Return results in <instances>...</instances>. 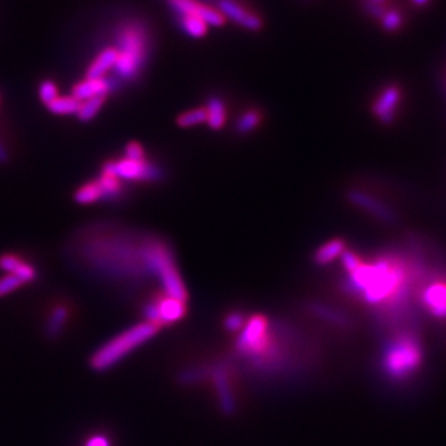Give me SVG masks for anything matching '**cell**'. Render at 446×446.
Segmentation results:
<instances>
[{
	"label": "cell",
	"mask_w": 446,
	"mask_h": 446,
	"mask_svg": "<svg viewBox=\"0 0 446 446\" xmlns=\"http://www.w3.org/2000/svg\"><path fill=\"white\" fill-rule=\"evenodd\" d=\"M347 272L344 288L367 306L379 310L382 321L401 323L407 317L409 295L414 284L413 268L401 255L386 252L364 260L351 249L342 253Z\"/></svg>",
	"instance_id": "cell-1"
},
{
	"label": "cell",
	"mask_w": 446,
	"mask_h": 446,
	"mask_svg": "<svg viewBox=\"0 0 446 446\" xmlns=\"http://www.w3.org/2000/svg\"><path fill=\"white\" fill-rule=\"evenodd\" d=\"M423 345L417 329L400 326L393 329L381 352V372L393 384H405L419 374L423 364Z\"/></svg>",
	"instance_id": "cell-2"
},
{
	"label": "cell",
	"mask_w": 446,
	"mask_h": 446,
	"mask_svg": "<svg viewBox=\"0 0 446 446\" xmlns=\"http://www.w3.org/2000/svg\"><path fill=\"white\" fill-rule=\"evenodd\" d=\"M118 58L115 64L116 77L120 80H135L146 61L150 50V38L146 29L138 22H127L118 31Z\"/></svg>",
	"instance_id": "cell-3"
},
{
	"label": "cell",
	"mask_w": 446,
	"mask_h": 446,
	"mask_svg": "<svg viewBox=\"0 0 446 446\" xmlns=\"http://www.w3.org/2000/svg\"><path fill=\"white\" fill-rule=\"evenodd\" d=\"M158 329L160 328L151 323L142 322L123 330L93 354L90 359L92 368L96 371H106L115 367L126 355L150 341Z\"/></svg>",
	"instance_id": "cell-4"
},
{
	"label": "cell",
	"mask_w": 446,
	"mask_h": 446,
	"mask_svg": "<svg viewBox=\"0 0 446 446\" xmlns=\"http://www.w3.org/2000/svg\"><path fill=\"white\" fill-rule=\"evenodd\" d=\"M145 264L148 265L161 281V286L165 291V295L173 297V299L186 302L187 290L183 284L181 275L174 264L173 252L169 251L164 244L155 241L151 242L144 251Z\"/></svg>",
	"instance_id": "cell-5"
},
{
	"label": "cell",
	"mask_w": 446,
	"mask_h": 446,
	"mask_svg": "<svg viewBox=\"0 0 446 446\" xmlns=\"http://www.w3.org/2000/svg\"><path fill=\"white\" fill-rule=\"evenodd\" d=\"M403 99H405V90H403L401 84L396 81L386 83L375 92L371 100L370 111L372 118L381 126L387 127L394 125L401 111Z\"/></svg>",
	"instance_id": "cell-6"
},
{
	"label": "cell",
	"mask_w": 446,
	"mask_h": 446,
	"mask_svg": "<svg viewBox=\"0 0 446 446\" xmlns=\"http://www.w3.org/2000/svg\"><path fill=\"white\" fill-rule=\"evenodd\" d=\"M102 173H108L115 176L119 180L130 181H158L162 179L164 173L155 164L145 161H132L127 158H122L118 161H108Z\"/></svg>",
	"instance_id": "cell-7"
},
{
	"label": "cell",
	"mask_w": 446,
	"mask_h": 446,
	"mask_svg": "<svg viewBox=\"0 0 446 446\" xmlns=\"http://www.w3.org/2000/svg\"><path fill=\"white\" fill-rule=\"evenodd\" d=\"M268 319L263 314H255L246 321L237 342V349L241 354L258 355L263 354L268 344Z\"/></svg>",
	"instance_id": "cell-8"
},
{
	"label": "cell",
	"mask_w": 446,
	"mask_h": 446,
	"mask_svg": "<svg viewBox=\"0 0 446 446\" xmlns=\"http://www.w3.org/2000/svg\"><path fill=\"white\" fill-rule=\"evenodd\" d=\"M419 305L436 321H446V275L432 277L428 283H421L417 291Z\"/></svg>",
	"instance_id": "cell-9"
},
{
	"label": "cell",
	"mask_w": 446,
	"mask_h": 446,
	"mask_svg": "<svg viewBox=\"0 0 446 446\" xmlns=\"http://www.w3.org/2000/svg\"><path fill=\"white\" fill-rule=\"evenodd\" d=\"M348 200L351 204L359 210L367 211L370 216L381 223L393 225L397 222V214L389 204L382 203L379 199L365 193L363 190H351L348 193Z\"/></svg>",
	"instance_id": "cell-10"
},
{
	"label": "cell",
	"mask_w": 446,
	"mask_h": 446,
	"mask_svg": "<svg viewBox=\"0 0 446 446\" xmlns=\"http://www.w3.org/2000/svg\"><path fill=\"white\" fill-rule=\"evenodd\" d=\"M168 4L179 16L199 18L207 27L221 28L226 22L225 16L218 9L206 6L197 0H168Z\"/></svg>",
	"instance_id": "cell-11"
},
{
	"label": "cell",
	"mask_w": 446,
	"mask_h": 446,
	"mask_svg": "<svg viewBox=\"0 0 446 446\" xmlns=\"http://www.w3.org/2000/svg\"><path fill=\"white\" fill-rule=\"evenodd\" d=\"M219 12L225 16V19H230L239 25L241 28L251 31V32H258L263 29V19L257 15L251 12L249 9L244 8L239 5L237 0H219Z\"/></svg>",
	"instance_id": "cell-12"
},
{
	"label": "cell",
	"mask_w": 446,
	"mask_h": 446,
	"mask_svg": "<svg viewBox=\"0 0 446 446\" xmlns=\"http://www.w3.org/2000/svg\"><path fill=\"white\" fill-rule=\"evenodd\" d=\"M118 86V81L112 77L108 78H86L78 81L71 90V96L77 102H84L92 97L108 96Z\"/></svg>",
	"instance_id": "cell-13"
},
{
	"label": "cell",
	"mask_w": 446,
	"mask_h": 446,
	"mask_svg": "<svg viewBox=\"0 0 446 446\" xmlns=\"http://www.w3.org/2000/svg\"><path fill=\"white\" fill-rule=\"evenodd\" d=\"M211 375H214L221 409L223 410L225 414H233L235 413L237 405H235V398H233V394H232L230 381H229V377H228L225 367H222V365L215 367L214 371H211Z\"/></svg>",
	"instance_id": "cell-14"
},
{
	"label": "cell",
	"mask_w": 446,
	"mask_h": 446,
	"mask_svg": "<svg viewBox=\"0 0 446 446\" xmlns=\"http://www.w3.org/2000/svg\"><path fill=\"white\" fill-rule=\"evenodd\" d=\"M157 310H158V317H160V326L162 325H172L176 323L186 316L187 313V306L186 302L173 299V297H160L155 300Z\"/></svg>",
	"instance_id": "cell-15"
},
{
	"label": "cell",
	"mask_w": 446,
	"mask_h": 446,
	"mask_svg": "<svg viewBox=\"0 0 446 446\" xmlns=\"http://www.w3.org/2000/svg\"><path fill=\"white\" fill-rule=\"evenodd\" d=\"M118 51L115 47L102 50L86 71V78H103L104 74L112 70L116 64Z\"/></svg>",
	"instance_id": "cell-16"
},
{
	"label": "cell",
	"mask_w": 446,
	"mask_h": 446,
	"mask_svg": "<svg viewBox=\"0 0 446 446\" xmlns=\"http://www.w3.org/2000/svg\"><path fill=\"white\" fill-rule=\"evenodd\" d=\"M345 251H347L345 241L341 238H333L316 249L313 260L317 265L325 267L332 264L336 258H341Z\"/></svg>",
	"instance_id": "cell-17"
},
{
	"label": "cell",
	"mask_w": 446,
	"mask_h": 446,
	"mask_svg": "<svg viewBox=\"0 0 446 446\" xmlns=\"http://www.w3.org/2000/svg\"><path fill=\"white\" fill-rule=\"evenodd\" d=\"M206 109V123L209 125L210 130L221 131L226 123V106L223 100L218 96H211L207 100V104L204 106Z\"/></svg>",
	"instance_id": "cell-18"
},
{
	"label": "cell",
	"mask_w": 446,
	"mask_h": 446,
	"mask_svg": "<svg viewBox=\"0 0 446 446\" xmlns=\"http://www.w3.org/2000/svg\"><path fill=\"white\" fill-rule=\"evenodd\" d=\"M378 25L382 29V32H386L387 35H396L401 29H405V27H406V16L394 5L386 12L384 16L379 19Z\"/></svg>",
	"instance_id": "cell-19"
},
{
	"label": "cell",
	"mask_w": 446,
	"mask_h": 446,
	"mask_svg": "<svg viewBox=\"0 0 446 446\" xmlns=\"http://www.w3.org/2000/svg\"><path fill=\"white\" fill-rule=\"evenodd\" d=\"M310 312L313 314H316L317 317L323 319V321L332 323V325H336V326H341V328H348L351 325L348 316H345L344 313H341L336 309H332L329 306H325V305H319V303H313L310 305Z\"/></svg>",
	"instance_id": "cell-20"
},
{
	"label": "cell",
	"mask_w": 446,
	"mask_h": 446,
	"mask_svg": "<svg viewBox=\"0 0 446 446\" xmlns=\"http://www.w3.org/2000/svg\"><path fill=\"white\" fill-rule=\"evenodd\" d=\"M358 6L365 16L374 19L378 24L379 19L386 15V12L394 6L393 0H356Z\"/></svg>",
	"instance_id": "cell-21"
},
{
	"label": "cell",
	"mask_w": 446,
	"mask_h": 446,
	"mask_svg": "<svg viewBox=\"0 0 446 446\" xmlns=\"http://www.w3.org/2000/svg\"><path fill=\"white\" fill-rule=\"evenodd\" d=\"M74 200L78 204H92L103 200V191L97 181H89L77 188L74 193Z\"/></svg>",
	"instance_id": "cell-22"
},
{
	"label": "cell",
	"mask_w": 446,
	"mask_h": 446,
	"mask_svg": "<svg viewBox=\"0 0 446 446\" xmlns=\"http://www.w3.org/2000/svg\"><path fill=\"white\" fill-rule=\"evenodd\" d=\"M80 102H77L73 96H58L50 104H47V109L54 115H76L78 111Z\"/></svg>",
	"instance_id": "cell-23"
},
{
	"label": "cell",
	"mask_w": 446,
	"mask_h": 446,
	"mask_svg": "<svg viewBox=\"0 0 446 446\" xmlns=\"http://www.w3.org/2000/svg\"><path fill=\"white\" fill-rule=\"evenodd\" d=\"M106 102V96H99V97H92L84 102H80L78 111H77V118L81 122H90L103 108V104Z\"/></svg>",
	"instance_id": "cell-24"
},
{
	"label": "cell",
	"mask_w": 446,
	"mask_h": 446,
	"mask_svg": "<svg viewBox=\"0 0 446 446\" xmlns=\"http://www.w3.org/2000/svg\"><path fill=\"white\" fill-rule=\"evenodd\" d=\"M97 183L103 191V200H116L120 196L122 184H120V180L116 179L115 176L102 173Z\"/></svg>",
	"instance_id": "cell-25"
},
{
	"label": "cell",
	"mask_w": 446,
	"mask_h": 446,
	"mask_svg": "<svg viewBox=\"0 0 446 446\" xmlns=\"http://www.w3.org/2000/svg\"><path fill=\"white\" fill-rule=\"evenodd\" d=\"M179 24L181 27V29L191 38L200 39L203 36H206L209 27L203 22L202 19L195 18V16H180L179 18Z\"/></svg>",
	"instance_id": "cell-26"
},
{
	"label": "cell",
	"mask_w": 446,
	"mask_h": 446,
	"mask_svg": "<svg viewBox=\"0 0 446 446\" xmlns=\"http://www.w3.org/2000/svg\"><path fill=\"white\" fill-rule=\"evenodd\" d=\"M67 317H69L67 307L66 306H57L50 314V321L47 325V335L50 337H57L61 333L64 325H66Z\"/></svg>",
	"instance_id": "cell-27"
},
{
	"label": "cell",
	"mask_w": 446,
	"mask_h": 446,
	"mask_svg": "<svg viewBox=\"0 0 446 446\" xmlns=\"http://www.w3.org/2000/svg\"><path fill=\"white\" fill-rule=\"evenodd\" d=\"M261 120H263V116H261L260 111H255V109L246 111L238 118L237 132L241 134V135L251 134L255 130V127H258Z\"/></svg>",
	"instance_id": "cell-28"
},
{
	"label": "cell",
	"mask_w": 446,
	"mask_h": 446,
	"mask_svg": "<svg viewBox=\"0 0 446 446\" xmlns=\"http://www.w3.org/2000/svg\"><path fill=\"white\" fill-rule=\"evenodd\" d=\"M176 122L180 127H191V126L206 123V109L196 108V109L183 112L181 115L177 116Z\"/></svg>",
	"instance_id": "cell-29"
},
{
	"label": "cell",
	"mask_w": 446,
	"mask_h": 446,
	"mask_svg": "<svg viewBox=\"0 0 446 446\" xmlns=\"http://www.w3.org/2000/svg\"><path fill=\"white\" fill-rule=\"evenodd\" d=\"M38 95H39V100L44 103L46 106L50 104L53 100H55L60 96L57 84L54 81H51V80H46V81H42L39 84Z\"/></svg>",
	"instance_id": "cell-30"
},
{
	"label": "cell",
	"mask_w": 446,
	"mask_h": 446,
	"mask_svg": "<svg viewBox=\"0 0 446 446\" xmlns=\"http://www.w3.org/2000/svg\"><path fill=\"white\" fill-rule=\"evenodd\" d=\"M246 316L241 312H230L226 317H225V328L229 332H239L244 329V326L246 325Z\"/></svg>",
	"instance_id": "cell-31"
},
{
	"label": "cell",
	"mask_w": 446,
	"mask_h": 446,
	"mask_svg": "<svg viewBox=\"0 0 446 446\" xmlns=\"http://www.w3.org/2000/svg\"><path fill=\"white\" fill-rule=\"evenodd\" d=\"M20 286H24V281L19 280L16 275L8 274L5 277L0 279V297L8 295L9 293L18 290Z\"/></svg>",
	"instance_id": "cell-32"
},
{
	"label": "cell",
	"mask_w": 446,
	"mask_h": 446,
	"mask_svg": "<svg viewBox=\"0 0 446 446\" xmlns=\"http://www.w3.org/2000/svg\"><path fill=\"white\" fill-rule=\"evenodd\" d=\"M24 261L20 260L15 253H5L0 257V270H4L9 274H15V271L20 267Z\"/></svg>",
	"instance_id": "cell-33"
},
{
	"label": "cell",
	"mask_w": 446,
	"mask_h": 446,
	"mask_svg": "<svg viewBox=\"0 0 446 446\" xmlns=\"http://www.w3.org/2000/svg\"><path fill=\"white\" fill-rule=\"evenodd\" d=\"M13 275H16V277L19 280H22L25 284V283H31L36 279V270L34 265H31L28 263H22L20 264V267L15 271Z\"/></svg>",
	"instance_id": "cell-34"
},
{
	"label": "cell",
	"mask_w": 446,
	"mask_h": 446,
	"mask_svg": "<svg viewBox=\"0 0 446 446\" xmlns=\"http://www.w3.org/2000/svg\"><path fill=\"white\" fill-rule=\"evenodd\" d=\"M125 158L132 161H145V151L141 144L130 142L125 146Z\"/></svg>",
	"instance_id": "cell-35"
},
{
	"label": "cell",
	"mask_w": 446,
	"mask_h": 446,
	"mask_svg": "<svg viewBox=\"0 0 446 446\" xmlns=\"http://www.w3.org/2000/svg\"><path fill=\"white\" fill-rule=\"evenodd\" d=\"M84 446H111V440L104 435H93Z\"/></svg>",
	"instance_id": "cell-36"
},
{
	"label": "cell",
	"mask_w": 446,
	"mask_h": 446,
	"mask_svg": "<svg viewBox=\"0 0 446 446\" xmlns=\"http://www.w3.org/2000/svg\"><path fill=\"white\" fill-rule=\"evenodd\" d=\"M202 371L200 370H187V371H184L181 375H180V379L183 381V382H195V381H197L202 375Z\"/></svg>",
	"instance_id": "cell-37"
},
{
	"label": "cell",
	"mask_w": 446,
	"mask_h": 446,
	"mask_svg": "<svg viewBox=\"0 0 446 446\" xmlns=\"http://www.w3.org/2000/svg\"><path fill=\"white\" fill-rule=\"evenodd\" d=\"M409 5L416 9V11H424L429 9L431 5L433 4V0H407Z\"/></svg>",
	"instance_id": "cell-38"
},
{
	"label": "cell",
	"mask_w": 446,
	"mask_h": 446,
	"mask_svg": "<svg viewBox=\"0 0 446 446\" xmlns=\"http://www.w3.org/2000/svg\"><path fill=\"white\" fill-rule=\"evenodd\" d=\"M9 160V154L6 151V148L0 144V164H5Z\"/></svg>",
	"instance_id": "cell-39"
},
{
	"label": "cell",
	"mask_w": 446,
	"mask_h": 446,
	"mask_svg": "<svg viewBox=\"0 0 446 446\" xmlns=\"http://www.w3.org/2000/svg\"><path fill=\"white\" fill-rule=\"evenodd\" d=\"M305 2H312V0H305Z\"/></svg>",
	"instance_id": "cell-40"
}]
</instances>
